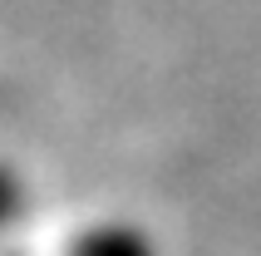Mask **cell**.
I'll list each match as a JSON object with an SVG mask.
<instances>
[{
    "label": "cell",
    "mask_w": 261,
    "mask_h": 256,
    "mask_svg": "<svg viewBox=\"0 0 261 256\" xmlns=\"http://www.w3.org/2000/svg\"><path fill=\"white\" fill-rule=\"evenodd\" d=\"M64 256H153V242H148L138 227H123V222H103V227H89L69 242Z\"/></svg>",
    "instance_id": "cell-1"
},
{
    "label": "cell",
    "mask_w": 261,
    "mask_h": 256,
    "mask_svg": "<svg viewBox=\"0 0 261 256\" xmlns=\"http://www.w3.org/2000/svg\"><path fill=\"white\" fill-rule=\"evenodd\" d=\"M20 207H25V187H20V177L10 168H0V232L20 217Z\"/></svg>",
    "instance_id": "cell-2"
}]
</instances>
